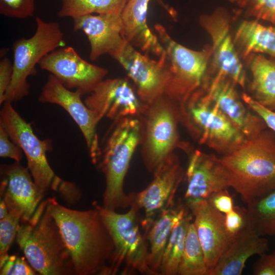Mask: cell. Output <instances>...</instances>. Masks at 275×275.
<instances>
[{"label": "cell", "instance_id": "6da1fadb", "mask_svg": "<svg viewBox=\"0 0 275 275\" xmlns=\"http://www.w3.org/2000/svg\"><path fill=\"white\" fill-rule=\"evenodd\" d=\"M51 213L71 256L74 274L104 275L114 246L97 209H71L52 198Z\"/></svg>", "mask_w": 275, "mask_h": 275}, {"label": "cell", "instance_id": "7a4b0ae2", "mask_svg": "<svg viewBox=\"0 0 275 275\" xmlns=\"http://www.w3.org/2000/svg\"><path fill=\"white\" fill-rule=\"evenodd\" d=\"M219 159L230 187L245 203L275 190V132L270 129Z\"/></svg>", "mask_w": 275, "mask_h": 275}, {"label": "cell", "instance_id": "3957f363", "mask_svg": "<svg viewBox=\"0 0 275 275\" xmlns=\"http://www.w3.org/2000/svg\"><path fill=\"white\" fill-rule=\"evenodd\" d=\"M51 205V198L39 204L31 218L20 224L16 241L30 264L40 274H75Z\"/></svg>", "mask_w": 275, "mask_h": 275}, {"label": "cell", "instance_id": "277c9868", "mask_svg": "<svg viewBox=\"0 0 275 275\" xmlns=\"http://www.w3.org/2000/svg\"><path fill=\"white\" fill-rule=\"evenodd\" d=\"M114 121L94 163L98 164L105 175L106 186L102 206L112 210L130 207L133 202L131 194H125L123 183L132 156L141 143L143 134V121L138 117Z\"/></svg>", "mask_w": 275, "mask_h": 275}, {"label": "cell", "instance_id": "5b68a950", "mask_svg": "<svg viewBox=\"0 0 275 275\" xmlns=\"http://www.w3.org/2000/svg\"><path fill=\"white\" fill-rule=\"evenodd\" d=\"M154 29L167 56L169 79L164 95L177 106L180 116L209 73L211 46L193 50L173 40L162 25L157 24Z\"/></svg>", "mask_w": 275, "mask_h": 275}, {"label": "cell", "instance_id": "8992f818", "mask_svg": "<svg viewBox=\"0 0 275 275\" xmlns=\"http://www.w3.org/2000/svg\"><path fill=\"white\" fill-rule=\"evenodd\" d=\"M114 243V251L104 275L116 274L123 265V274L134 271L155 275L149 266V250L138 223L139 208L132 202L125 213L95 205Z\"/></svg>", "mask_w": 275, "mask_h": 275}, {"label": "cell", "instance_id": "52a82bcc", "mask_svg": "<svg viewBox=\"0 0 275 275\" xmlns=\"http://www.w3.org/2000/svg\"><path fill=\"white\" fill-rule=\"evenodd\" d=\"M180 121L200 144L206 145L222 156L232 153L248 140L201 88L187 101Z\"/></svg>", "mask_w": 275, "mask_h": 275}, {"label": "cell", "instance_id": "ba28073f", "mask_svg": "<svg viewBox=\"0 0 275 275\" xmlns=\"http://www.w3.org/2000/svg\"><path fill=\"white\" fill-rule=\"evenodd\" d=\"M36 30L29 38L16 40L13 44V75L5 101L16 102L29 94V76L34 74L36 66L43 57L65 45L64 34L57 22L36 17Z\"/></svg>", "mask_w": 275, "mask_h": 275}, {"label": "cell", "instance_id": "9c48e42d", "mask_svg": "<svg viewBox=\"0 0 275 275\" xmlns=\"http://www.w3.org/2000/svg\"><path fill=\"white\" fill-rule=\"evenodd\" d=\"M0 125L11 140L22 150L34 181L42 194L51 189L58 190L62 179L50 167L46 153L51 150L50 140H41L31 125L24 120L12 105L5 101L0 112Z\"/></svg>", "mask_w": 275, "mask_h": 275}, {"label": "cell", "instance_id": "30bf717a", "mask_svg": "<svg viewBox=\"0 0 275 275\" xmlns=\"http://www.w3.org/2000/svg\"><path fill=\"white\" fill-rule=\"evenodd\" d=\"M143 121V156L147 169L153 173L179 146L177 106L166 95L148 104Z\"/></svg>", "mask_w": 275, "mask_h": 275}, {"label": "cell", "instance_id": "8fae6325", "mask_svg": "<svg viewBox=\"0 0 275 275\" xmlns=\"http://www.w3.org/2000/svg\"><path fill=\"white\" fill-rule=\"evenodd\" d=\"M231 16L222 7L199 18V24L210 37L212 72L222 73L245 90L248 79L246 72L235 47L231 31Z\"/></svg>", "mask_w": 275, "mask_h": 275}, {"label": "cell", "instance_id": "7c38bea8", "mask_svg": "<svg viewBox=\"0 0 275 275\" xmlns=\"http://www.w3.org/2000/svg\"><path fill=\"white\" fill-rule=\"evenodd\" d=\"M111 56L133 81L143 103L150 104L165 95L169 79L165 51L158 60L152 59L125 41Z\"/></svg>", "mask_w": 275, "mask_h": 275}, {"label": "cell", "instance_id": "4fadbf2b", "mask_svg": "<svg viewBox=\"0 0 275 275\" xmlns=\"http://www.w3.org/2000/svg\"><path fill=\"white\" fill-rule=\"evenodd\" d=\"M231 78L219 72H211L200 88L248 140L267 128L263 119L252 111L239 95Z\"/></svg>", "mask_w": 275, "mask_h": 275}, {"label": "cell", "instance_id": "5bb4252c", "mask_svg": "<svg viewBox=\"0 0 275 275\" xmlns=\"http://www.w3.org/2000/svg\"><path fill=\"white\" fill-rule=\"evenodd\" d=\"M38 65L65 87L82 95L90 94L108 73L105 68L90 63L72 47H62L49 53Z\"/></svg>", "mask_w": 275, "mask_h": 275}, {"label": "cell", "instance_id": "9a60e30c", "mask_svg": "<svg viewBox=\"0 0 275 275\" xmlns=\"http://www.w3.org/2000/svg\"><path fill=\"white\" fill-rule=\"evenodd\" d=\"M84 102L99 121L103 118L115 121L139 117L144 114L148 105L142 102L128 80L120 77L103 79Z\"/></svg>", "mask_w": 275, "mask_h": 275}, {"label": "cell", "instance_id": "2e32d148", "mask_svg": "<svg viewBox=\"0 0 275 275\" xmlns=\"http://www.w3.org/2000/svg\"><path fill=\"white\" fill-rule=\"evenodd\" d=\"M153 173L154 178L146 188L131 194L133 202L145 212L142 225L163 211L173 208L176 193L185 176L179 158L173 153Z\"/></svg>", "mask_w": 275, "mask_h": 275}, {"label": "cell", "instance_id": "e0dca14e", "mask_svg": "<svg viewBox=\"0 0 275 275\" xmlns=\"http://www.w3.org/2000/svg\"><path fill=\"white\" fill-rule=\"evenodd\" d=\"M81 96L79 92L71 91L50 74L42 87L38 100L43 103L59 105L69 114L81 130L94 162L100 150L96 133L97 125L100 121L95 113L82 101Z\"/></svg>", "mask_w": 275, "mask_h": 275}, {"label": "cell", "instance_id": "ac0fdd59", "mask_svg": "<svg viewBox=\"0 0 275 275\" xmlns=\"http://www.w3.org/2000/svg\"><path fill=\"white\" fill-rule=\"evenodd\" d=\"M189 160L185 176L187 182L185 204L207 200L213 193L230 187L219 157L196 149L187 152Z\"/></svg>", "mask_w": 275, "mask_h": 275}, {"label": "cell", "instance_id": "d6986e66", "mask_svg": "<svg viewBox=\"0 0 275 275\" xmlns=\"http://www.w3.org/2000/svg\"><path fill=\"white\" fill-rule=\"evenodd\" d=\"M1 197L8 211L19 214L21 223L27 222L41 203L43 194L35 184L26 167L19 162L2 167Z\"/></svg>", "mask_w": 275, "mask_h": 275}, {"label": "cell", "instance_id": "ffe728a7", "mask_svg": "<svg viewBox=\"0 0 275 275\" xmlns=\"http://www.w3.org/2000/svg\"><path fill=\"white\" fill-rule=\"evenodd\" d=\"M185 205L194 217L193 223L209 271L215 265L233 238L226 229L225 215L212 207L207 200Z\"/></svg>", "mask_w": 275, "mask_h": 275}, {"label": "cell", "instance_id": "44dd1931", "mask_svg": "<svg viewBox=\"0 0 275 275\" xmlns=\"http://www.w3.org/2000/svg\"><path fill=\"white\" fill-rule=\"evenodd\" d=\"M73 28L87 37L90 44V58L112 56L125 42L122 35L121 14H90L73 19Z\"/></svg>", "mask_w": 275, "mask_h": 275}, {"label": "cell", "instance_id": "7402d4cb", "mask_svg": "<svg viewBox=\"0 0 275 275\" xmlns=\"http://www.w3.org/2000/svg\"><path fill=\"white\" fill-rule=\"evenodd\" d=\"M268 250L267 239L248 225L234 236L207 275H240L249 258L266 253Z\"/></svg>", "mask_w": 275, "mask_h": 275}, {"label": "cell", "instance_id": "603a6c76", "mask_svg": "<svg viewBox=\"0 0 275 275\" xmlns=\"http://www.w3.org/2000/svg\"><path fill=\"white\" fill-rule=\"evenodd\" d=\"M151 0H127L121 13L123 39L143 52L160 57L164 52L157 36L152 33L147 22Z\"/></svg>", "mask_w": 275, "mask_h": 275}, {"label": "cell", "instance_id": "cb8c5ba5", "mask_svg": "<svg viewBox=\"0 0 275 275\" xmlns=\"http://www.w3.org/2000/svg\"><path fill=\"white\" fill-rule=\"evenodd\" d=\"M233 41L240 58L253 53L266 54L275 59V26H266L259 20H243L238 25Z\"/></svg>", "mask_w": 275, "mask_h": 275}, {"label": "cell", "instance_id": "d4e9b609", "mask_svg": "<svg viewBox=\"0 0 275 275\" xmlns=\"http://www.w3.org/2000/svg\"><path fill=\"white\" fill-rule=\"evenodd\" d=\"M245 60L251 74L248 94L255 101L275 111V59L253 53Z\"/></svg>", "mask_w": 275, "mask_h": 275}, {"label": "cell", "instance_id": "484cf974", "mask_svg": "<svg viewBox=\"0 0 275 275\" xmlns=\"http://www.w3.org/2000/svg\"><path fill=\"white\" fill-rule=\"evenodd\" d=\"M188 207L180 205L177 211L170 237L162 256L159 274H178L181 261L189 223L193 216Z\"/></svg>", "mask_w": 275, "mask_h": 275}, {"label": "cell", "instance_id": "4316f807", "mask_svg": "<svg viewBox=\"0 0 275 275\" xmlns=\"http://www.w3.org/2000/svg\"><path fill=\"white\" fill-rule=\"evenodd\" d=\"M176 208L165 210L154 219L143 226L150 244L149 266L155 275L159 274L161 260L170 236Z\"/></svg>", "mask_w": 275, "mask_h": 275}, {"label": "cell", "instance_id": "83f0119b", "mask_svg": "<svg viewBox=\"0 0 275 275\" xmlns=\"http://www.w3.org/2000/svg\"><path fill=\"white\" fill-rule=\"evenodd\" d=\"M246 204L248 225L261 236L275 235V190Z\"/></svg>", "mask_w": 275, "mask_h": 275}, {"label": "cell", "instance_id": "f1b7e54d", "mask_svg": "<svg viewBox=\"0 0 275 275\" xmlns=\"http://www.w3.org/2000/svg\"><path fill=\"white\" fill-rule=\"evenodd\" d=\"M127 0H62L58 15L74 19L81 16L98 14L121 13Z\"/></svg>", "mask_w": 275, "mask_h": 275}, {"label": "cell", "instance_id": "f546056e", "mask_svg": "<svg viewBox=\"0 0 275 275\" xmlns=\"http://www.w3.org/2000/svg\"><path fill=\"white\" fill-rule=\"evenodd\" d=\"M204 252L193 222L189 223L178 275H207Z\"/></svg>", "mask_w": 275, "mask_h": 275}, {"label": "cell", "instance_id": "4dcf8cb0", "mask_svg": "<svg viewBox=\"0 0 275 275\" xmlns=\"http://www.w3.org/2000/svg\"><path fill=\"white\" fill-rule=\"evenodd\" d=\"M21 222L20 215L8 211V214L0 219V267L8 259V251L16 238Z\"/></svg>", "mask_w": 275, "mask_h": 275}, {"label": "cell", "instance_id": "1f68e13d", "mask_svg": "<svg viewBox=\"0 0 275 275\" xmlns=\"http://www.w3.org/2000/svg\"><path fill=\"white\" fill-rule=\"evenodd\" d=\"M237 4L245 17L268 21L275 26V0H239Z\"/></svg>", "mask_w": 275, "mask_h": 275}, {"label": "cell", "instance_id": "d6a6232c", "mask_svg": "<svg viewBox=\"0 0 275 275\" xmlns=\"http://www.w3.org/2000/svg\"><path fill=\"white\" fill-rule=\"evenodd\" d=\"M35 9V0H0V13L6 17L25 19L33 16Z\"/></svg>", "mask_w": 275, "mask_h": 275}, {"label": "cell", "instance_id": "836d02e7", "mask_svg": "<svg viewBox=\"0 0 275 275\" xmlns=\"http://www.w3.org/2000/svg\"><path fill=\"white\" fill-rule=\"evenodd\" d=\"M225 218L226 229L233 238L248 226L246 208L234 206L232 210L225 214Z\"/></svg>", "mask_w": 275, "mask_h": 275}, {"label": "cell", "instance_id": "e575fe53", "mask_svg": "<svg viewBox=\"0 0 275 275\" xmlns=\"http://www.w3.org/2000/svg\"><path fill=\"white\" fill-rule=\"evenodd\" d=\"M1 268V275H34L36 271L23 257L9 256Z\"/></svg>", "mask_w": 275, "mask_h": 275}, {"label": "cell", "instance_id": "d590c367", "mask_svg": "<svg viewBox=\"0 0 275 275\" xmlns=\"http://www.w3.org/2000/svg\"><path fill=\"white\" fill-rule=\"evenodd\" d=\"M241 97L246 106L263 119L268 128L275 132V111L258 103L247 93H242Z\"/></svg>", "mask_w": 275, "mask_h": 275}, {"label": "cell", "instance_id": "8d00e7d4", "mask_svg": "<svg viewBox=\"0 0 275 275\" xmlns=\"http://www.w3.org/2000/svg\"><path fill=\"white\" fill-rule=\"evenodd\" d=\"M23 153L21 149L11 140L6 130L0 125V156L20 162Z\"/></svg>", "mask_w": 275, "mask_h": 275}, {"label": "cell", "instance_id": "74e56055", "mask_svg": "<svg viewBox=\"0 0 275 275\" xmlns=\"http://www.w3.org/2000/svg\"><path fill=\"white\" fill-rule=\"evenodd\" d=\"M207 200L215 209L225 214L232 210L234 207L233 198L228 189L212 194Z\"/></svg>", "mask_w": 275, "mask_h": 275}, {"label": "cell", "instance_id": "f35d334b", "mask_svg": "<svg viewBox=\"0 0 275 275\" xmlns=\"http://www.w3.org/2000/svg\"><path fill=\"white\" fill-rule=\"evenodd\" d=\"M13 63L7 57L0 62V104L4 102L5 94L11 82L13 75Z\"/></svg>", "mask_w": 275, "mask_h": 275}, {"label": "cell", "instance_id": "ab89813d", "mask_svg": "<svg viewBox=\"0 0 275 275\" xmlns=\"http://www.w3.org/2000/svg\"><path fill=\"white\" fill-rule=\"evenodd\" d=\"M259 256L253 265V274L275 275V253H264Z\"/></svg>", "mask_w": 275, "mask_h": 275}, {"label": "cell", "instance_id": "60d3db41", "mask_svg": "<svg viewBox=\"0 0 275 275\" xmlns=\"http://www.w3.org/2000/svg\"><path fill=\"white\" fill-rule=\"evenodd\" d=\"M8 213V210L4 201L1 199L0 203V219L5 217Z\"/></svg>", "mask_w": 275, "mask_h": 275}, {"label": "cell", "instance_id": "b9f144b4", "mask_svg": "<svg viewBox=\"0 0 275 275\" xmlns=\"http://www.w3.org/2000/svg\"><path fill=\"white\" fill-rule=\"evenodd\" d=\"M227 1L232 3H237L239 0H227Z\"/></svg>", "mask_w": 275, "mask_h": 275}, {"label": "cell", "instance_id": "7bdbcfd3", "mask_svg": "<svg viewBox=\"0 0 275 275\" xmlns=\"http://www.w3.org/2000/svg\"><path fill=\"white\" fill-rule=\"evenodd\" d=\"M273 253H275V250L274 251V252Z\"/></svg>", "mask_w": 275, "mask_h": 275}]
</instances>
